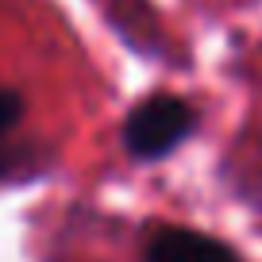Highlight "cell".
Listing matches in <instances>:
<instances>
[{
	"instance_id": "obj_1",
	"label": "cell",
	"mask_w": 262,
	"mask_h": 262,
	"mask_svg": "<svg viewBox=\"0 0 262 262\" xmlns=\"http://www.w3.org/2000/svg\"><path fill=\"white\" fill-rule=\"evenodd\" d=\"M196 112L181 97H150L143 100L123 123V143L135 158H158L173 150L189 131H193Z\"/></svg>"
},
{
	"instance_id": "obj_2",
	"label": "cell",
	"mask_w": 262,
	"mask_h": 262,
	"mask_svg": "<svg viewBox=\"0 0 262 262\" xmlns=\"http://www.w3.org/2000/svg\"><path fill=\"white\" fill-rule=\"evenodd\" d=\"M147 262H239L235 251L228 243L212 235H201V231H158L147 247Z\"/></svg>"
},
{
	"instance_id": "obj_3",
	"label": "cell",
	"mask_w": 262,
	"mask_h": 262,
	"mask_svg": "<svg viewBox=\"0 0 262 262\" xmlns=\"http://www.w3.org/2000/svg\"><path fill=\"white\" fill-rule=\"evenodd\" d=\"M19 112H24V100L16 93H0V135L19 120Z\"/></svg>"
}]
</instances>
